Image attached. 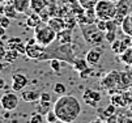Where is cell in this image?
<instances>
[{"instance_id": "7dc6e473", "label": "cell", "mask_w": 132, "mask_h": 123, "mask_svg": "<svg viewBox=\"0 0 132 123\" xmlns=\"http://www.w3.org/2000/svg\"><path fill=\"white\" fill-rule=\"evenodd\" d=\"M90 123H103V122L100 120V119H96V120H93V122H90Z\"/></svg>"}, {"instance_id": "d4e9b609", "label": "cell", "mask_w": 132, "mask_h": 123, "mask_svg": "<svg viewBox=\"0 0 132 123\" xmlns=\"http://www.w3.org/2000/svg\"><path fill=\"white\" fill-rule=\"evenodd\" d=\"M98 2L100 0H79V4L84 9H93V8H96Z\"/></svg>"}, {"instance_id": "cb8c5ba5", "label": "cell", "mask_w": 132, "mask_h": 123, "mask_svg": "<svg viewBox=\"0 0 132 123\" xmlns=\"http://www.w3.org/2000/svg\"><path fill=\"white\" fill-rule=\"evenodd\" d=\"M21 54L18 52L17 50H13V48H8L7 50V54H5V58H4V60L7 62V63H14L16 60H17V58L20 56Z\"/></svg>"}, {"instance_id": "2e32d148", "label": "cell", "mask_w": 132, "mask_h": 123, "mask_svg": "<svg viewBox=\"0 0 132 123\" xmlns=\"http://www.w3.org/2000/svg\"><path fill=\"white\" fill-rule=\"evenodd\" d=\"M48 0H30V9L35 13H39L48 5Z\"/></svg>"}, {"instance_id": "ee69618b", "label": "cell", "mask_w": 132, "mask_h": 123, "mask_svg": "<svg viewBox=\"0 0 132 123\" xmlns=\"http://www.w3.org/2000/svg\"><path fill=\"white\" fill-rule=\"evenodd\" d=\"M62 2H63L64 4H67V5H72V4L79 3V0H62Z\"/></svg>"}, {"instance_id": "484cf974", "label": "cell", "mask_w": 132, "mask_h": 123, "mask_svg": "<svg viewBox=\"0 0 132 123\" xmlns=\"http://www.w3.org/2000/svg\"><path fill=\"white\" fill-rule=\"evenodd\" d=\"M22 43V39L20 37H12V38H8L7 39V48H13L16 50V47Z\"/></svg>"}, {"instance_id": "603a6c76", "label": "cell", "mask_w": 132, "mask_h": 123, "mask_svg": "<svg viewBox=\"0 0 132 123\" xmlns=\"http://www.w3.org/2000/svg\"><path fill=\"white\" fill-rule=\"evenodd\" d=\"M3 14L8 16L9 19H16L17 14H18V11L16 9V7L11 3V4H4V11H3Z\"/></svg>"}, {"instance_id": "4dcf8cb0", "label": "cell", "mask_w": 132, "mask_h": 123, "mask_svg": "<svg viewBox=\"0 0 132 123\" xmlns=\"http://www.w3.org/2000/svg\"><path fill=\"white\" fill-rule=\"evenodd\" d=\"M50 105H51V102H41V101H39V105H38V108H37V110H38V113L46 115L47 111L50 110V109H48Z\"/></svg>"}, {"instance_id": "44dd1931", "label": "cell", "mask_w": 132, "mask_h": 123, "mask_svg": "<svg viewBox=\"0 0 132 123\" xmlns=\"http://www.w3.org/2000/svg\"><path fill=\"white\" fill-rule=\"evenodd\" d=\"M72 65H73V68H75V71L81 72V71H84V69H86V68H88L89 63L86 62V59H85V58H84V59H81V58H76V59L73 60Z\"/></svg>"}, {"instance_id": "d590c367", "label": "cell", "mask_w": 132, "mask_h": 123, "mask_svg": "<svg viewBox=\"0 0 132 123\" xmlns=\"http://www.w3.org/2000/svg\"><path fill=\"white\" fill-rule=\"evenodd\" d=\"M115 111H117L115 105H114V103H110L109 106L105 109V115H106V118H107V117H110V115H114V114H115Z\"/></svg>"}, {"instance_id": "9c48e42d", "label": "cell", "mask_w": 132, "mask_h": 123, "mask_svg": "<svg viewBox=\"0 0 132 123\" xmlns=\"http://www.w3.org/2000/svg\"><path fill=\"white\" fill-rule=\"evenodd\" d=\"M102 94L100 91H93V89H85L84 94H82V100L85 103H88L89 106L96 108V105L101 101Z\"/></svg>"}, {"instance_id": "d6986e66", "label": "cell", "mask_w": 132, "mask_h": 123, "mask_svg": "<svg viewBox=\"0 0 132 123\" xmlns=\"http://www.w3.org/2000/svg\"><path fill=\"white\" fill-rule=\"evenodd\" d=\"M12 4L16 7L18 13H25L30 8V0H12Z\"/></svg>"}, {"instance_id": "6da1fadb", "label": "cell", "mask_w": 132, "mask_h": 123, "mask_svg": "<svg viewBox=\"0 0 132 123\" xmlns=\"http://www.w3.org/2000/svg\"><path fill=\"white\" fill-rule=\"evenodd\" d=\"M54 111L62 123H73L81 114V103L80 101L73 97L63 94L54 103Z\"/></svg>"}, {"instance_id": "7bdbcfd3", "label": "cell", "mask_w": 132, "mask_h": 123, "mask_svg": "<svg viewBox=\"0 0 132 123\" xmlns=\"http://www.w3.org/2000/svg\"><path fill=\"white\" fill-rule=\"evenodd\" d=\"M0 38H2V39H7V29L3 28L2 25H0Z\"/></svg>"}, {"instance_id": "ffe728a7", "label": "cell", "mask_w": 132, "mask_h": 123, "mask_svg": "<svg viewBox=\"0 0 132 123\" xmlns=\"http://www.w3.org/2000/svg\"><path fill=\"white\" fill-rule=\"evenodd\" d=\"M132 85V76L126 71L120 73V81L118 84V88H129Z\"/></svg>"}, {"instance_id": "3957f363", "label": "cell", "mask_w": 132, "mask_h": 123, "mask_svg": "<svg viewBox=\"0 0 132 123\" xmlns=\"http://www.w3.org/2000/svg\"><path fill=\"white\" fill-rule=\"evenodd\" d=\"M56 33L47 22H41L37 28H34V37L39 45L42 46H50L56 39Z\"/></svg>"}, {"instance_id": "8d00e7d4", "label": "cell", "mask_w": 132, "mask_h": 123, "mask_svg": "<svg viewBox=\"0 0 132 123\" xmlns=\"http://www.w3.org/2000/svg\"><path fill=\"white\" fill-rule=\"evenodd\" d=\"M39 101H41V102H51V101H52L51 94L47 93V92H42V93H41V97H39Z\"/></svg>"}, {"instance_id": "5bb4252c", "label": "cell", "mask_w": 132, "mask_h": 123, "mask_svg": "<svg viewBox=\"0 0 132 123\" xmlns=\"http://www.w3.org/2000/svg\"><path fill=\"white\" fill-rule=\"evenodd\" d=\"M39 97H41V93L38 91H22L21 92V98L22 101L25 102H37V101H39Z\"/></svg>"}, {"instance_id": "52a82bcc", "label": "cell", "mask_w": 132, "mask_h": 123, "mask_svg": "<svg viewBox=\"0 0 132 123\" xmlns=\"http://www.w3.org/2000/svg\"><path fill=\"white\" fill-rule=\"evenodd\" d=\"M29 84V80L28 77L21 73V72H16L12 75V91L14 92H20V91H24V88Z\"/></svg>"}, {"instance_id": "277c9868", "label": "cell", "mask_w": 132, "mask_h": 123, "mask_svg": "<svg viewBox=\"0 0 132 123\" xmlns=\"http://www.w3.org/2000/svg\"><path fill=\"white\" fill-rule=\"evenodd\" d=\"M94 9H96L97 19L111 20L117 14V3L111 2V0H100Z\"/></svg>"}, {"instance_id": "7a4b0ae2", "label": "cell", "mask_w": 132, "mask_h": 123, "mask_svg": "<svg viewBox=\"0 0 132 123\" xmlns=\"http://www.w3.org/2000/svg\"><path fill=\"white\" fill-rule=\"evenodd\" d=\"M80 29H81L84 41L88 45H90L92 47L101 46L105 42V31L100 30L98 26L96 25V22L89 24V25H82V26H80Z\"/></svg>"}, {"instance_id": "8992f818", "label": "cell", "mask_w": 132, "mask_h": 123, "mask_svg": "<svg viewBox=\"0 0 132 123\" xmlns=\"http://www.w3.org/2000/svg\"><path fill=\"white\" fill-rule=\"evenodd\" d=\"M119 81H120V73L117 71H111L101 80V86L105 89H112V88L118 86Z\"/></svg>"}, {"instance_id": "8fae6325", "label": "cell", "mask_w": 132, "mask_h": 123, "mask_svg": "<svg viewBox=\"0 0 132 123\" xmlns=\"http://www.w3.org/2000/svg\"><path fill=\"white\" fill-rule=\"evenodd\" d=\"M117 13L127 16L132 13V0H118L117 2Z\"/></svg>"}, {"instance_id": "ab89813d", "label": "cell", "mask_w": 132, "mask_h": 123, "mask_svg": "<svg viewBox=\"0 0 132 123\" xmlns=\"http://www.w3.org/2000/svg\"><path fill=\"white\" fill-rule=\"evenodd\" d=\"M16 50L18 51V52H20V54L21 55H26V43H20V45H18L17 47H16Z\"/></svg>"}, {"instance_id": "60d3db41", "label": "cell", "mask_w": 132, "mask_h": 123, "mask_svg": "<svg viewBox=\"0 0 132 123\" xmlns=\"http://www.w3.org/2000/svg\"><path fill=\"white\" fill-rule=\"evenodd\" d=\"M7 50H8V48L4 46V43H3V42H0V60H3V59L5 58Z\"/></svg>"}, {"instance_id": "f1b7e54d", "label": "cell", "mask_w": 132, "mask_h": 123, "mask_svg": "<svg viewBox=\"0 0 132 123\" xmlns=\"http://www.w3.org/2000/svg\"><path fill=\"white\" fill-rule=\"evenodd\" d=\"M45 117H46V122L47 123H56V122H59V118H58V115H56V113L54 111V109H50Z\"/></svg>"}, {"instance_id": "4316f807", "label": "cell", "mask_w": 132, "mask_h": 123, "mask_svg": "<svg viewBox=\"0 0 132 123\" xmlns=\"http://www.w3.org/2000/svg\"><path fill=\"white\" fill-rule=\"evenodd\" d=\"M50 67L54 72H60V69H62V62L59 58H52L50 60Z\"/></svg>"}, {"instance_id": "7402d4cb", "label": "cell", "mask_w": 132, "mask_h": 123, "mask_svg": "<svg viewBox=\"0 0 132 123\" xmlns=\"http://www.w3.org/2000/svg\"><path fill=\"white\" fill-rule=\"evenodd\" d=\"M119 59L126 64V65H132V46L128 47L124 52L119 55Z\"/></svg>"}, {"instance_id": "bcb514c9", "label": "cell", "mask_w": 132, "mask_h": 123, "mask_svg": "<svg viewBox=\"0 0 132 123\" xmlns=\"http://www.w3.org/2000/svg\"><path fill=\"white\" fill-rule=\"evenodd\" d=\"M126 69H127V72L132 76V65H127V67H126Z\"/></svg>"}, {"instance_id": "74e56055", "label": "cell", "mask_w": 132, "mask_h": 123, "mask_svg": "<svg viewBox=\"0 0 132 123\" xmlns=\"http://www.w3.org/2000/svg\"><path fill=\"white\" fill-rule=\"evenodd\" d=\"M80 73V77L81 79H88L92 73H93V69L90 68V67H88L86 69H84V71H81V72H79Z\"/></svg>"}, {"instance_id": "c3c4849f", "label": "cell", "mask_w": 132, "mask_h": 123, "mask_svg": "<svg viewBox=\"0 0 132 123\" xmlns=\"http://www.w3.org/2000/svg\"><path fill=\"white\" fill-rule=\"evenodd\" d=\"M4 68V64H2V63H0V69H3Z\"/></svg>"}, {"instance_id": "e575fe53", "label": "cell", "mask_w": 132, "mask_h": 123, "mask_svg": "<svg viewBox=\"0 0 132 123\" xmlns=\"http://www.w3.org/2000/svg\"><path fill=\"white\" fill-rule=\"evenodd\" d=\"M124 101V98L122 97V96H112L111 97V103H117V105H119V106H124L126 105V102H123Z\"/></svg>"}, {"instance_id": "7c38bea8", "label": "cell", "mask_w": 132, "mask_h": 123, "mask_svg": "<svg viewBox=\"0 0 132 123\" xmlns=\"http://www.w3.org/2000/svg\"><path fill=\"white\" fill-rule=\"evenodd\" d=\"M47 24L56 31V33H59V31H62L63 29H65L67 26H65V21H64V19L63 17H59V16H54V17H51V19L47 21Z\"/></svg>"}, {"instance_id": "4fadbf2b", "label": "cell", "mask_w": 132, "mask_h": 123, "mask_svg": "<svg viewBox=\"0 0 132 123\" xmlns=\"http://www.w3.org/2000/svg\"><path fill=\"white\" fill-rule=\"evenodd\" d=\"M56 39L60 45H71L72 43V29H63L56 34Z\"/></svg>"}, {"instance_id": "f907efd6", "label": "cell", "mask_w": 132, "mask_h": 123, "mask_svg": "<svg viewBox=\"0 0 132 123\" xmlns=\"http://www.w3.org/2000/svg\"><path fill=\"white\" fill-rule=\"evenodd\" d=\"M0 42H2V38H0Z\"/></svg>"}, {"instance_id": "ba28073f", "label": "cell", "mask_w": 132, "mask_h": 123, "mask_svg": "<svg viewBox=\"0 0 132 123\" xmlns=\"http://www.w3.org/2000/svg\"><path fill=\"white\" fill-rule=\"evenodd\" d=\"M102 55H103V50L101 48V46H94L86 52L85 59L89 63V65H96L102 59Z\"/></svg>"}, {"instance_id": "836d02e7", "label": "cell", "mask_w": 132, "mask_h": 123, "mask_svg": "<svg viewBox=\"0 0 132 123\" xmlns=\"http://www.w3.org/2000/svg\"><path fill=\"white\" fill-rule=\"evenodd\" d=\"M0 25H2L3 28H9V25H11V19L8 16H5V14H2L0 13Z\"/></svg>"}, {"instance_id": "e0dca14e", "label": "cell", "mask_w": 132, "mask_h": 123, "mask_svg": "<svg viewBox=\"0 0 132 123\" xmlns=\"http://www.w3.org/2000/svg\"><path fill=\"white\" fill-rule=\"evenodd\" d=\"M120 28H122V30H123V33L126 34V36H131L132 37V13H129V14H127L124 17Z\"/></svg>"}, {"instance_id": "681fc988", "label": "cell", "mask_w": 132, "mask_h": 123, "mask_svg": "<svg viewBox=\"0 0 132 123\" xmlns=\"http://www.w3.org/2000/svg\"><path fill=\"white\" fill-rule=\"evenodd\" d=\"M111 2H114V3H117V2H118V0H111Z\"/></svg>"}, {"instance_id": "9a60e30c", "label": "cell", "mask_w": 132, "mask_h": 123, "mask_svg": "<svg viewBox=\"0 0 132 123\" xmlns=\"http://www.w3.org/2000/svg\"><path fill=\"white\" fill-rule=\"evenodd\" d=\"M111 45V50H112V52H114L115 55H120L122 52H124L127 48H128V46L123 42V39H119V38H117L112 43H110Z\"/></svg>"}, {"instance_id": "83f0119b", "label": "cell", "mask_w": 132, "mask_h": 123, "mask_svg": "<svg viewBox=\"0 0 132 123\" xmlns=\"http://www.w3.org/2000/svg\"><path fill=\"white\" fill-rule=\"evenodd\" d=\"M45 119H46V117L43 118V114H41V113H33L31 115H30V120H29V123H45Z\"/></svg>"}, {"instance_id": "ac0fdd59", "label": "cell", "mask_w": 132, "mask_h": 123, "mask_svg": "<svg viewBox=\"0 0 132 123\" xmlns=\"http://www.w3.org/2000/svg\"><path fill=\"white\" fill-rule=\"evenodd\" d=\"M41 22H42V19H41L39 13H35V12H33L31 14H29L28 19H26V25L29 28H33V29L37 28Z\"/></svg>"}, {"instance_id": "f6af8a7d", "label": "cell", "mask_w": 132, "mask_h": 123, "mask_svg": "<svg viewBox=\"0 0 132 123\" xmlns=\"http://www.w3.org/2000/svg\"><path fill=\"white\" fill-rule=\"evenodd\" d=\"M4 86H5V81H4V77H3L2 75H0V91H2Z\"/></svg>"}, {"instance_id": "30bf717a", "label": "cell", "mask_w": 132, "mask_h": 123, "mask_svg": "<svg viewBox=\"0 0 132 123\" xmlns=\"http://www.w3.org/2000/svg\"><path fill=\"white\" fill-rule=\"evenodd\" d=\"M54 58H59V59H64L68 63H73V60L76 59L72 54V50L69 47V45H60V47L56 50L55 54H52Z\"/></svg>"}, {"instance_id": "b9f144b4", "label": "cell", "mask_w": 132, "mask_h": 123, "mask_svg": "<svg viewBox=\"0 0 132 123\" xmlns=\"http://www.w3.org/2000/svg\"><path fill=\"white\" fill-rule=\"evenodd\" d=\"M106 123H118V117L114 114V115H110L106 118Z\"/></svg>"}, {"instance_id": "d6a6232c", "label": "cell", "mask_w": 132, "mask_h": 123, "mask_svg": "<svg viewBox=\"0 0 132 123\" xmlns=\"http://www.w3.org/2000/svg\"><path fill=\"white\" fill-rule=\"evenodd\" d=\"M105 39L109 42V43H112L115 39H117V31H105Z\"/></svg>"}, {"instance_id": "816d5d0a", "label": "cell", "mask_w": 132, "mask_h": 123, "mask_svg": "<svg viewBox=\"0 0 132 123\" xmlns=\"http://www.w3.org/2000/svg\"><path fill=\"white\" fill-rule=\"evenodd\" d=\"M56 123H58V122H56ZM60 123H62V122H60Z\"/></svg>"}, {"instance_id": "5b68a950", "label": "cell", "mask_w": 132, "mask_h": 123, "mask_svg": "<svg viewBox=\"0 0 132 123\" xmlns=\"http://www.w3.org/2000/svg\"><path fill=\"white\" fill-rule=\"evenodd\" d=\"M18 102H20V98L16 93H5L0 98V106L7 111H12L18 106Z\"/></svg>"}, {"instance_id": "f35d334b", "label": "cell", "mask_w": 132, "mask_h": 123, "mask_svg": "<svg viewBox=\"0 0 132 123\" xmlns=\"http://www.w3.org/2000/svg\"><path fill=\"white\" fill-rule=\"evenodd\" d=\"M96 25L98 26V29H100V30H102V31H106V20L97 19V21H96Z\"/></svg>"}, {"instance_id": "1f68e13d", "label": "cell", "mask_w": 132, "mask_h": 123, "mask_svg": "<svg viewBox=\"0 0 132 123\" xmlns=\"http://www.w3.org/2000/svg\"><path fill=\"white\" fill-rule=\"evenodd\" d=\"M119 25L117 24V21L114 19H111V20H106V31H117V28Z\"/></svg>"}, {"instance_id": "f546056e", "label": "cell", "mask_w": 132, "mask_h": 123, "mask_svg": "<svg viewBox=\"0 0 132 123\" xmlns=\"http://www.w3.org/2000/svg\"><path fill=\"white\" fill-rule=\"evenodd\" d=\"M54 92H55L56 94H59V96H63V94H65V92H67V88H65V85H64L63 83H56V84L54 85Z\"/></svg>"}]
</instances>
